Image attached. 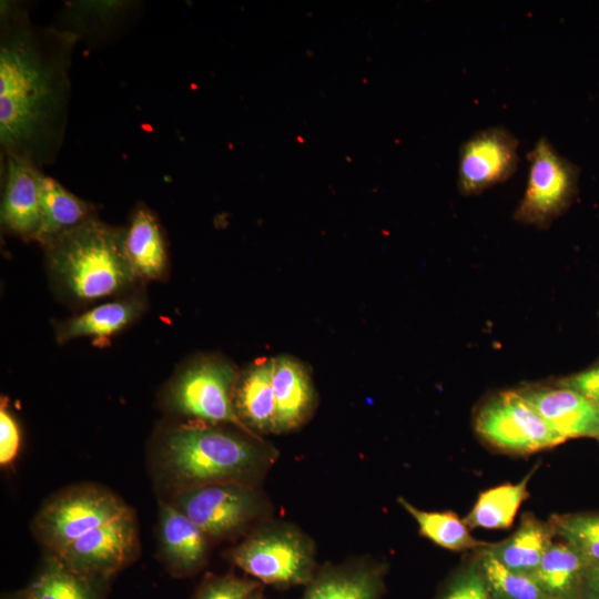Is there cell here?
Returning <instances> with one entry per match:
<instances>
[{"instance_id":"32","label":"cell","mask_w":599,"mask_h":599,"mask_svg":"<svg viewBox=\"0 0 599 599\" xmlns=\"http://www.w3.org/2000/svg\"><path fill=\"white\" fill-rule=\"evenodd\" d=\"M556 385L572 389L599 404V359L583 370L560 378Z\"/></svg>"},{"instance_id":"29","label":"cell","mask_w":599,"mask_h":599,"mask_svg":"<svg viewBox=\"0 0 599 599\" xmlns=\"http://www.w3.org/2000/svg\"><path fill=\"white\" fill-rule=\"evenodd\" d=\"M260 586L255 579L232 575L211 577L201 585L194 599H250Z\"/></svg>"},{"instance_id":"18","label":"cell","mask_w":599,"mask_h":599,"mask_svg":"<svg viewBox=\"0 0 599 599\" xmlns=\"http://www.w3.org/2000/svg\"><path fill=\"white\" fill-rule=\"evenodd\" d=\"M274 358H263L238 374L233 404L240 420L252 433H274L275 398L272 385Z\"/></svg>"},{"instance_id":"3","label":"cell","mask_w":599,"mask_h":599,"mask_svg":"<svg viewBox=\"0 0 599 599\" xmlns=\"http://www.w3.org/2000/svg\"><path fill=\"white\" fill-rule=\"evenodd\" d=\"M125 227L93 217L44 243L58 290L79 303L123 294L139 282L124 248Z\"/></svg>"},{"instance_id":"21","label":"cell","mask_w":599,"mask_h":599,"mask_svg":"<svg viewBox=\"0 0 599 599\" xmlns=\"http://www.w3.org/2000/svg\"><path fill=\"white\" fill-rule=\"evenodd\" d=\"M586 561L569 544L551 542L532 577L550 599H578Z\"/></svg>"},{"instance_id":"28","label":"cell","mask_w":599,"mask_h":599,"mask_svg":"<svg viewBox=\"0 0 599 599\" xmlns=\"http://www.w3.org/2000/svg\"><path fill=\"white\" fill-rule=\"evenodd\" d=\"M550 525L554 534L577 550L587 566L599 565V514L554 516Z\"/></svg>"},{"instance_id":"20","label":"cell","mask_w":599,"mask_h":599,"mask_svg":"<svg viewBox=\"0 0 599 599\" xmlns=\"http://www.w3.org/2000/svg\"><path fill=\"white\" fill-rule=\"evenodd\" d=\"M41 226L37 242L41 245L97 217L95 206L57 180L42 173L40 181Z\"/></svg>"},{"instance_id":"23","label":"cell","mask_w":599,"mask_h":599,"mask_svg":"<svg viewBox=\"0 0 599 599\" xmlns=\"http://www.w3.org/2000/svg\"><path fill=\"white\" fill-rule=\"evenodd\" d=\"M531 476L532 471L517 484H504L481 493L464 519L467 526L486 529L509 528L521 504L529 496L527 485Z\"/></svg>"},{"instance_id":"14","label":"cell","mask_w":599,"mask_h":599,"mask_svg":"<svg viewBox=\"0 0 599 599\" xmlns=\"http://www.w3.org/2000/svg\"><path fill=\"white\" fill-rule=\"evenodd\" d=\"M275 434L302 426L312 415L316 395L305 366L291 356L274 358Z\"/></svg>"},{"instance_id":"19","label":"cell","mask_w":599,"mask_h":599,"mask_svg":"<svg viewBox=\"0 0 599 599\" xmlns=\"http://www.w3.org/2000/svg\"><path fill=\"white\" fill-rule=\"evenodd\" d=\"M145 307V297L138 292L102 303L59 323L57 339L63 343L79 337L109 338L133 324Z\"/></svg>"},{"instance_id":"11","label":"cell","mask_w":599,"mask_h":599,"mask_svg":"<svg viewBox=\"0 0 599 599\" xmlns=\"http://www.w3.org/2000/svg\"><path fill=\"white\" fill-rule=\"evenodd\" d=\"M518 166V141L501 126L474 133L459 151L458 187L463 194H478L508 180Z\"/></svg>"},{"instance_id":"25","label":"cell","mask_w":599,"mask_h":599,"mask_svg":"<svg viewBox=\"0 0 599 599\" xmlns=\"http://www.w3.org/2000/svg\"><path fill=\"white\" fill-rule=\"evenodd\" d=\"M27 592L33 599H101L97 579L83 576L52 557Z\"/></svg>"},{"instance_id":"22","label":"cell","mask_w":599,"mask_h":599,"mask_svg":"<svg viewBox=\"0 0 599 599\" xmlns=\"http://www.w3.org/2000/svg\"><path fill=\"white\" fill-rule=\"evenodd\" d=\"M554 535L551 525L526 515L510 538L489 550L508 569L532 576Z\"/></svg>"},{"instance_id":"1","label":"cell","mask_w":599,"mask_h":599,"mask_svg":"<svg viewBox=\"0 0 599 599\" xmlns=\"http://www.w3.org/2000/svg\"><path fill=\"white\" fill-rule=\"evenodd\" d=\"M78 37L40 28L12 1L0 6V145L4 156L42 169L62 146L71 97L70 69Z\"/></svg>"},{"instance_id":"12","label":"cell","mask_w":599,"mask_h":599,"mask_svg":"<svg viewBox=\"0 0 599 599\" xmlns=\"http://www.w3.org/2000/svg\"><path fill=\"white\" fill-rule=\"evenodd\" d=\"M0 221L2 227L24 240L37 241L41 226L40 181L42 169L6 156Z\"/></svg>"},{"instance_id":"2","label":"cell","mask_w":599,"mask_h":599,"mask_svg":"<svg viewBox=\"0 0 599 599\" xmlns=\"http://www.w3.org/2000/svg\"><path fill=\"white\" fill-rule=\"evenodd\" d=\"M258 436L212 424L179 425L167 430L158 463L175 490L213 483L254 485L276 458Z\"/></svg>"},{"instance_id":"34","label":"cell","mask_w":599,"mask_h":599,"mask_svg":"<svg viewBox=\"0 0 599 599\" xmlns=\"http://www.w3.org/2000/svg\"><path fill=\"white\" fill-rule=\"evenodd\" d=\"M250 599H263L262 596L258 593V591L256 593H254Z\"/></svg>"},{"instance_id":"6","label":"cell","mask_w":599,"mask_h":599,"mask_svg":"<svg viewBox=\"0 0 599 599\" xmlns=\"http://www.w3.org/2000/svg\"><path fill=\"white\" fill-rule=\"evenodd\" d=\"M129 511L131 509L108 489L77 486L52 497L38 514L33 529L57 556L83 535Z\"/></svg>"},{"instance_id":"26","label":"cell","mask_w":599,"mask_h":599,"mask_svg":"<svg viewBox=\"0 0 599 599\" xmlns=\"http://www.w3.org/2000/svg\"><path fill=\"white\" fill-rule=\"evenodd\" d=\"M480 571L489 591L499 599H550L532 576L508 569L489 549L483 554Z\"/></svg>"},{"instance_id":"35","label":"cell","mask_w":599,"mask_h":599,"mask_svg":"<svg viewBox=\"0 0 599 599\" xmlns=\"http://www.w3.org/2000/svg\"><path fill=\"white\" fill-rule=\"evenodd\" d=\"M16 599H33V598L31 596H29L28 593H26L22 597H18Z\"/></svg>"},{"instance_id":"33","label":"cell","mask_w":599,"mask_h":599,"mask_svg":"<svg viewBox=\"0 0 599 599\" xmlns=\"http://www.w3.org/2000/svg\"><path fill=\"white\" fill-rule=\"evenodd\" d=\"M578 599H599V565L587 566Z\"/></svg>"},{"instance_id":"10","label":"cell","mask_w":599,"mask_h":599,"mask_svg":"<svg viewBox=\"0 0 599 599\" xmlns=\"http://www.w3.org/2000/svg\"><path fill=\"white\" fill-rule=\"evenodd\" d=\"M138 549L136 521L129 511L83 535L55 557L70 569L98 580L126 566Z\"/></svg>"},{"instance_id":"4","label":"cell","mask_w":599,"mask_h":599,"mask_svg":"<svg viewBox=\"0 0 599 599\" xmlns=\"http://www.w3.org/2000/svg\"><path fill=\"white\" fill-rule=\"evenodd\" d=\"M232 560L258 582L277 587L306 586L317 571L314 542L287 522L255 530L232 551Z\"/></svg>"},{"instance_id":"9","label":"cell","mask_w":599,"mask_h":599,"mask_svg":"<svg viewBox=\"0 0 599 599\" xmlns=\"http://www.w3.org/2000/svg\"><path fill=\"white\" fill-rule=\"evenodd\" d=\"M475 427L490 445L511 453H535L566 441L519 390L489 399L479 409Z\"/></svg>"},{"instance_id":"15","label":"cell","mask_w":599,"mask_h":599,"mask_svg":"<svg viewBox=\"0 0 599 599\" xmlns=\"http://www.w3.org/2000/svg\"><path fill=\"white\" fill-rule=\"evenodd\" d=\"M124 248L138 281L162 280L167 272L169 254L164 230L144 204L131 213L125 227Z\"/></svg>"},{"instance_id":"7","label":"cell","mask_w":599,"mask_h":599,"mask_svg":"<svg viewBox=\"0 0 599 599\" xmlns=\"http://www.w3.org/2000/svg\"><path fill=\"white\" fill-rule=\"evenodd\" d=\"M209 538L242 530L262 515L264 501L254 485L213 483L175 490L171 502Z\"/></svg>"},{"instance_id":"8","label":"cell","mask_w":599,"mask_h":599,"mask_svg":"<svg viewBox=\"0 0 599 599\" xmlns=\"http://www.w3.org/2000/svg\"><path fill=\"white\" fill-rule=\"evenodd\" d=\"M528 161L527 185L515 219L525 224L545 226L573 201L580 171L546 138L536 142L528 153Z\"/></svg>"},{"instance_id":"30","label":"cell","mask_w":599,"mask_h":599,"mask_svg":"<svg viewBox=\"0 0 599 599\" xmlns=\"http://www.w3.org/2000/svg\"><path fill=\"white\" fill-rule=\"evenodd\" d=\"M20 447V428L9 410L7 399L1 398L0 406V464L8 466L11 464Z\"/></svg>"},{"instance_id":"17","label":"cell","mask_w":599,"mask_h":599,"mask_svg":"<svg viewBox=\"0 0 599 599\" xmlns=\"http://www.w3.org/2000/svg\"><path fill=\"white\" fill-rule=\"evenodd\" d=\"M209 537L171 502L159 512V540L164 561L181 573L201 568L206 560Z\"/></svg>"},{"instance_id":"5","label":"cell","mask_w":599,"mask_h":599,"mask_svg":"<svg viewBox=\"0 0 599 599\" xmlns=\"http://www.w3.org/2000/svg\"><path fill=\"white\" fill-rule=\"evenodd\" d=\"M237 377L231 363L217 357H201L175 375L167 388V404L181 416L212 425L231 424L255 435L240 420L234 408L233 390Z\"/></svg>"},{"instance_id":"13","label":"cell","mask_w":599,"mask_h":599,"mask_svg":"<svg viewBox=\"0 0 599 599\" xmlns=\"http://www.w3.org/2000/svg\"><path fill=\"white\" fill-rule=\"evenodd\" d=\"M565 440L599 436V404L561 386L519 390Z\"/></svg>"},{"instance_id":"27","label":"cell","mask_w":599,"mask_h":599,"mask_svg":"<svg viewBox=\"0 0 599 599\" xmlns=\"http://www.w3.org/2000/svg\"><path fill=\"white\" fill-rule=\"evenodd\" d=\"M128 11L129 3L123 1H73L65 6L69 27L63 30L80 40L84 33L91 35L95 30L112 29Z\"/></svg>"},{"instance_id":"31","label":"cell","mask_w":599,"mask_h":599,"mask_svg":"<svg viewBox=\"0 0 599 599\" xmlns=\"http://www.w3.org/2000/svg\"><path fill=\"white\" fill-rule=\"evenodd\" d=\"M441 599H493V597L481 572L470 569L455 580Z\"/></svg>"},{"instance_id":"36","label":"cell","mask_w":599,"mask_h":599,"mask_svg":"<svg viewBox=\"0 0 599 599\" xmlns=\"http://www.w3.org/2000/svg\"><path fill=\"white\" fill-rule=\"evenodd\" d=\"M597 440L599 441V436L597 437Z\"/></svg>"},{"instance_id":"24","label":"cell","mask_w":599,"mask_h":599,"mask_svg":"<svg viewBox=\"0 0 599 599\" xmlns=\"http://www.w3.org/2000/svg\"><path fill=\"white\" fill-rule=\"evenodd\" d=\"M398 502L415 519L420 535L439 547L461 551L491 546L474 538L465 520L455 512L422 510L404 498H398Z\"/></svg>"},{"instance_id":"16","label":"cell","mask_w":599,"mask_h":599,"mask_svg":"<svg viewBox=\"0 0 599 599\" xmlns=\"http://www.w3.org/2000/svg\"><path fill=\"white\" fill-rule=\"evenodd\" d=\"M382 591V568L362 558L317 570L301 599H379Z\"/></svg>"}]
</instances>
